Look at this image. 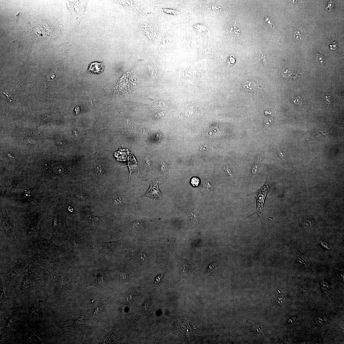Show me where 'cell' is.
<instances>
[{
	"label": "cell",
	"mask_w": 344,
	"mask_h": 344,
	"mask_svg": "<svg viewBox=\"0 0 344 344\" xmlns=\"http://www.w3.org/2000/svg\"><path fill=\"white\" fill-rule=\"evenodd\" d=\"M223 169L225 173H226L227 175H229L231 176V177L232 178H234V175L233 174V172L232 171H231L230 167L228 166H224L223 167Z\"/></svg>",
	"instance_id": "cell-13"
},
{
	"label": "cell",
	"mask_w": 344,
	"mask_h": 344,
	"mask_svg": "<svg viewBox=\"0 0 344 344\" xmlns=\"http://www.w3.org/2000/svg\"><path fill=\"white\" fill-rule=\"evenodd\" d=\"M282 75L285 78L287 79H291L294 78H296L298 76L296 73H294L288 69L283 71L282 73Z\"/></svg>",
	"instance_id": "cell-10"
},
{
	"label": "cell",
	"mask_w": 344,
	"mask_h": 344,
	"mask_svg": "<svg viewBox=\"0 0 344 344\" xmlns=\"http://www.w3.org/2000/svg\"><path fill=\"white\" fill-rule=\"evenodd\" d=\"M162 277H163V276L162 275H160V276L157 277L156 278V282H157V283H158V282H160L161 281V280L162 279Z\"/></svg>",
	"instance_id": "cell-19"
},
{
	"label": "cell",
	"mask_w": 344,
	"mask_h": 344,
	"mask_svg": "<svg viewBox=\"0 0 344 344\" xmlns=\"http://www.w3.org/2000/svg\"><path fill=\"white\" fill-rule=\"evenodd\" d=\"M80 108L79 106H77L76 107L74 110V113L75 115H77L80 113Z\"/></svg>",
	"instance_id": "cell-17"
},
{
	"label": "cell",
	"mask_w": 344,
	"mask_h": 344,
	"mask_svg": "<svg viewBox=\"0 0 344 344\" xmlns=\"http://www.w3.org/2000/svg\"><path fill=\"white\" fill-rule=\"evenodd\" d=\"M178 263L181 278L184 279L188 277L195 270L200 267V261L179 258Z\"/></svg>",
	"instance_id": "cell-3"
},
{
	"label": "cell",
	"mask_w": 344,
	"mask_h": 344,
	"mask_svg": "<svg viewBox=\"0 0 344 344\" xmlns=\"http://www.w3.org/2000/svg\"><path fill=\"white\" fill-rule=\"evenodd\" d=\"M103 193L88 182L77 183L68 188L69 197L73 203L84 209H93L102 203Z\"/></svg>",
	"instance_id": "cell-1"
},
{
	"label": "cell",
	"mask_w": 344,
	"mask_h": 344,
	"mask_svg": "<svg viewBox=\"0 0 344 344\" xmlns=\"http://www.w3.org/2000/svg\"><path fill=\"white\" fill-rule=\"evenodd\" d=\"M264 22H265L266 25L270 27L272 30H273L275 28V22L272 19L269 17H265L264 18Z\"/></svg>",
	"instance_id": "cell-11"
},
{
	"label": "cell",
	"mask_w": 344,
	"mask_h": 344,
	"mask_svg": "<svg viewBox=\"0 0 344 344\" xmlns=\"http://www.w3.org/2000/svg\"><path fill=\"white\" fill-rule=\"evenodd\" d=\"M105 67V64L103 62H93L89 65L87 72L93 74H100L104 72Z\"/></svg>",
	"instance_id": "cell-6"
},
{
	"label": "cell",
	"mask_w": 344,
	"mask_h": 344,
	"mask_svg": "<svg viewBox=\"0 0 344 344\" xmlns=\"http://www.w3.org/2000/svg\"><path fill=\"white\" fill-rule=\"evenodd\" d=\"M128 166L129 169V180L131 175L132 172H135L139 173L140 166V164L137 162L133 155H132L131 156L129 157L127 165L125 166Z\"/></svg>",
	"instance_id": "cell-7"
},
{
	"label": "cell",
	"mask_w": 344,
	"mask_h": 344,
	"mask_svg": "<svg viewBox=\"0 0 344 344\" xmlns=\"http://www.w3.org/2000/svg\"><path fill=\"white\" fill-rule=\"evenodd\" d=\"M261 160L262 158L259 156H258L257 159L255 161L251 170L252 174L253 175H255L256 174L260 165Z\"/></svg>",
	"instance_id": "cell-9"
},
{
	"label": "cell",
	"mask_w": 344,
	"mask_h": 344,
	"mask_svg": "<svg viewBox=\"0 0 344 344\" xmlns=\"http://www.w3.org/2000/svg\"><path fill=\"white\" fill-rule=\"evenodd\" d=\"M283 299V298L281 296H277L274 298V302L278 305H280L282 303Z\"/></svg>",
	"instance_id": "cell-12"
},
{
	"label": "cell",
	"mask_w": 344,
	"mask_h": 344,
	"mask_svg": "<svg viewBox=\"0 0 344 344\" xmlns=\"http://www.w3.org/2000/svg\"><path fill=\"white\" fill-rule=\"evenodd\" d=\"M270 184L268 179L267 181L263 186L260 190L253 193L257 200V212L259 217L262 221L264 227L263 214L264 205L268 191L269 189Z\"/></svg>",
	"instance_id": "cell-4"
},
{
	"label": "cell",
	"mask_w": 344,
	"mask_h": 344,
	"mask_svg": "<svg viewBox=\"0 0 344 344\" xmlns=\"http://www.w3.org/2000/svg\"><path fill=\"white\" fill-rule=\"evenodd\" d=\"M145 196L153 199H163L157 184L154 183H151L150 187L146 193Z\"/></svg>",
	"instance_id": "cell-5"
},
{
	"label": "cell",
	"mask_w": 344,
	"mask_h": 344,
	"mask_svg": "<svg viewBox=\"0 0 344 344\" xmlns=\"http://www.w3.org/2000/svg\"><path fill=\"white\" fill-rule=\"evenodd\" d=\"M316 59L317 60V62H320L321 63H323L322 56V54H317L315 55Z\"/></svg>",
	"instance_id": "cell-15"
},
{
	"label": "cell",
	"mask_w": 344,
	"mask_h": 344,
	"mask_svg": "<svg viewBox=\"0 0 344 344\" xmlns=\"http://www.w3.org/2000/svg\"><path fill=\"white\" fill-rule=\"evenodd\" d=\"M199 179L196 177H194L191 179V183L193 187H197L200 183Z\"/></svg>",
	"instance_id": "cell-14"
},
{
	"label": "cell",
	"mask_w": 344,
	"mask_h": 344,
	"mask_svg": "<svg viewBox=\"0 0 344 344\" xmlns=\"http://www.w3.org/2000/svg\"><path fill=\"white\" fill-rule=\"evenodd\" d=\"M91 209H84L76 219L81 226L88 231L101 232L104 230L108 215L98 217L94 215Z\"/></svg>",
	"instance_id": "cell-2"
},
{
	"label": "cell",
	"mask_w": 344,
	"mask_h": 344,
	"mask_svg": "<svg viewBox=\"0 0 344 344\" xmlns=\"http://www.w3.org/2000/svg\"><path fill=\"white\" fill-rule=\"evenodd\" d=\"M279 156L280 158L283 159H285V155L281 151H279L278 153Z\"/></svg>",
	"instance_id": "cell-18"
},
{
	"label": "cell",
	"mask_w": 344,
	"mask_h": 344,
	"mask_svg": "<svg viewBox=\"0 0 344 344\" xmlns=\"http://www.w3.org/2000/svg\"><path fill=\"white\" fill-rule=\"evenodd\" d=\"M241 86L243 89L248 92H255L260 89L259 85L249 80L243 82Z\"/></svg>",
	"instance_id": "cell-8"
},
{
	"label": "cell",
	"mask_w": 344,
	"mask_h": 344,
	"mask_svg": "<svg viewBox=\"0 0 344 344\" xmlns=\"http://www.w3.org/2000/svg\"><path fill=\"white\" fill-rule=\"evenodd\" d=\"M138 257L140 259L143 260H144L146 258L145 255L140 252L138 254Z\"/></svg>",
	"instance_id": "cell-16"
}]
</instances>
